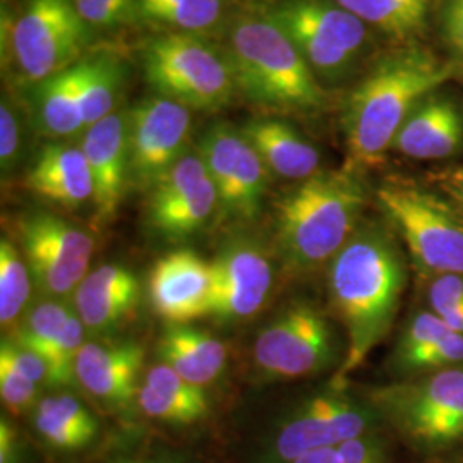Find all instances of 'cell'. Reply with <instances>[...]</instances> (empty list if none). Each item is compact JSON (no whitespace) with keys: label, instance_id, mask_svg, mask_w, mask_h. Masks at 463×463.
Segmentation results:
<instances>
[{"label":"cell","instance_id":"6da1fadb","mask_svg":"<svg viewBox=\"0 0 463 463\" xmlns=\"http://www.w3.org/2000/svg\"><path fill=\"white\" fill-rule=\"evenodd\" d=\"M407 285V268L393 233L363 223L328 268L330 304L347 333V352L333 388L344 383L392 330Z\"/></svg>","mask_w":463,"mask_h":463},{"label":"cell","instance_id":"7a4b0ae2","mask_svg":"<svg viewBox=\"0 0 463 463\" xmlns=\"http://www.w3.org/2000/svg\"><path fill=\"white\" fill-rule=\"evenodd\" d=\"M451 76V67L422 50L386 57L347 99L344 133L345 168H374L393 146L415 107Z\"/></svg>","mask_w":463,"mask_h":463},{"label":"cell","instance_id":"3957f363","mask_svg":"<svg viewBox=\"0 0 463 463\" xmlns=\"http://www.w3.org/2000/svg\"><path fill=\"white\" fill-rule=\"evenodd\" d=\"M363 184L352 170L316 172L275 206V239L294 271L330 263L359 227L364 208Z\"/></svg>","mask_w":463,"mask_h":463},{"label":"cell","instance_id":"277c9868","mask_svg":"<svg viewBox=\"0 0 463 463\" xmlns=\"http://www.w3.org/2000/svg\"><path fill=\"white\" fill-rule=\"evenodd\" d=\"M237 90L252 103L296 112L323 107L325 93L292 38L266 13L241 17L231 34Z\"/></svg>","mask_w":463,"mask_h":463},{"label":"cell","instance_id":"5b68a950","mask_svg":"<svg viewBox=\"0 0 463 463\" xmlns=\"http://www.w3.org/2000/svg\"><path fill=\"white\" fill-rule=\"evenodd\" d=\"M369 403L419 453H439L463 443V367L381 386Z\"/></svg>","mask_w":463,"mask_h":463},{"label":"cell","instance_id":"8992f818","mask_svg":"<svg viewBox=\"0 0 463 463\" xmlns=\"http://www.w3.org/2000/svg\"><path fill=\"white\" fill-rule=\"evenodd\" d=\"M143 69L158 97L189 110H220L237 90L231 59L196 34L172 32L151 38L143 52Z\"/></svg>","mask_w":463,"mask_h":463},{"label":"cell","instance_id":"52a82bcc","mask_svg":"<svg viewBox=\"0 0 463 463\" xmlns=\"http://www.w3.org/2000/svg\"><path fill=\"white\" fill-rule=\"evenodd\" d=\"M88 28L72 0H28L16 17L2 16V50L23 80L42 83L81 61Z\"/></svg>","mask_w":463,"mask_h":463},{"label":"cell","instance_id":"ba28073f","mask_svg":"<svg viewBox=\"0 0 463 463\" xmlns=\"http://www.w3.org/2000/svg\"><path fill=\"white\" fill-rule=\"evenodd\" d=\"M381 208L397 227L415 265L434 275H463V218L430 191L403 181L378 189Z\"/></svg>","mask_w":463,"mask_h":463},{"label":"cell","instance_id":"9c48e42d","mask_svg":"<svg viewBox=\"0 0 463 463\" xmlns=\"http://www.w3.org/2000/svg\"><path fill=\"white\" fill-rule=\"evenodd\" d=\"M266 14L292 38L316 78L347 76L369 42L364 21L335 0H280Z\"/></svg>","mask_w":463,"mask_h":463},{"label":"cell","instance_id":"30bf717a","mask_svg":"<svg viewBox=\"0 0 463 463\" xmlns=\"http://www.w3.org/2000/svg\"><path fill=\"white\" fill-rule=\"evenodd\" d=\"M336 361L330 321L311 304H296L275 317L254 344V363L273 380H298Z\"/></svg>","mask_w":463,"mask_h":463},{"label":"cell","instance_id":"8fae6325","mask_svg":"<svg viewBox=\"0 0 463 463\" xmlns=\"http://www.w3.org/2000/svg\"><path fill=\"white\" fill-rule=\"evenodd\" d=\"M19 237L26 265L43 294L62 298L88 275L95 241L61 216H26L19 223Z\"/></svg>","mask_w":463,"mask_h":463},{"label":"cell","instance_id":"7c38bea8","mask_svg":"<svg viewBox=\"0 0 463 463\" xmlns=\"http://www.w3.org/2000/svg\"><path fill=\"white\" fill-rule=\"evenodd\" d=\"M199 156L215 184L222 215L237 222L260 215L268 168L241 131L229 124L210 128L201 139Z\"/></svg>","mask_w":463,"mask_h":463},{"label":"cell","instance_id":"4fadbf2b","mask_svg":"<svg viewBox=\"0 0 463 463\" xmlns=\"http://www.w3.org/2000/svg\"><path fill=\"white\" fill-rule=\"evenodd\" d=\"M378 419L381 415L371 403L357 402L344 390L333 388L330 393L298 405L275 438V455L281 462H296L309 451L369 434Z\"/></svg>","mask_w":463,"mask_h":463},{"label":"cell","instance_id":"5bb4252c","mask_svg":"<svg viewBox=\"0 0 463 463\" xmlns=\"http://www.w3.org/2000/svg\"><path fill=\"white\" fill-rule=\"evenodd\" d=\"M191 110L162 97L141 99L128 112L131 181L151 189L184 156L191 134Z\"/></svg>","mask_w":463,"mask_h":463},{"label":"cell","instance_id":"9a60e30c","mask_svg":"<svg viewBox=\"0 0 463 463\" xmlns=\"http://www.w3.org/2000/svg\"><path fill=\"white\" fill-rule=\"evenodd\" d=\"M149 191V225L166 241L191 237L218 208L215 184L199 155L185 153Z\"/></svg>","mask_w":463,"mask_h":463},{"label":"cell","instance_id":"2e32d148","mask_svg":"<svg viewBox=\"0 0 463 463\" xmlns=\"http://www.w3.org/2000/svg\"><path fill=\"white\" fill-rule=\"evenodd\" d=\"M148 294L155 313L168 325L208 317L215 294L213 263L189 249L172 250L153 266Z\"/></svg>","mask_w":463,"mask_h":463},{"label":"cell","instance_id":"e0dca14e","mask_svg":"<svg viewBox=\"0 0 463 463\" xmlns=\"http://www.w3.org/2000/svg\"><path fill=\"white\" fill-rule=\"evenodd\" d=\"M212 263L215 271L212 316L215 319L223 323L242 321L265 306L273 285V268L252 242L227 244Z\"/></svg>","mask_w":463,"mask_h":463},{"label":"cell","instance_id":"ac0fdd59","mask_svg":"<svg viewBox=\"0 0 463 463\" xmlns=\"http://www.w3.org/2000/svg\"><path fill=\"white\" fill-rule=\"evenodd\" d=\"M81 149L93 179L95 218L103 225L114 220L131 179L128 114L114 112L86 129Z\"/></svg>","mask_w":463,"mask_h":463},{"label":"cell","instance_id":"d6986e66","mask_svg":"<svg viewBox=\"0 0 463 463\" xmlns=\"http://www.w3.org/2000/svg\"><path fill=\"white\" fill-rule=\"evenodd\" d=\"M145 348L136 342L84 344L76 361V378L93 395L114 407L137 402V378Z\"/></svg>","mask_w":463,"mask_h":463},{"label":"cell","instance_id":"ffe728a7","mask_svg":"<svg viewBox=\"0 0 463 463\" xmlns=\"http://www.w3.org/2000/svg\"><path fill=\"white\" fill-rule=\"evenodd\" d=\"M462 143L463 118L457 103L430 93L407 117L393 146L411 158L439 160L455 155Z\"/></svg>","mask_w":463,"mask_h":463},{"label":"cell","instance_id":"44dd1931","mask_svg":"<svg viewBox=\"0 0 463 463\" xmlns=\"http://www.w3.org/2000/svg\"><path fill=\"white\" fill-rule=\"evenodd\" d=\"M26 185L40 198L76 208L93 199V179L81 146L49 143L36 155Z\"/></svg>","mask_w":463,"mask_h":463},{"label":"cell","instance_id":"7402d4cb","mask_svg":"<svg viewBox=\"0 0 463 463\" xmlns=\"http://www.w3.org/2000/svg\"><path fill=\"white\" fill-rule=\"evenodd\" d=\"M463 364V335L430 311L411 319L398 340L393 365L400 374L441 371Z\"/></svg>","mask_w":463,"mask_h":463},{"label":"cell","instance_id":"603a6c76","mask_svg":"<svg viewBox=\"0 0 463 463\" xmlns=\"http://www.w3.org/2000/svg\"><path fill=\"white\" fill-rule=\"evenodd\" d=\"M139 294V281L128 268L103 265L84 277L74 302L86 328L105 330L131 315Z\"/></svg>","mask_w":463,"mask_h":463},{"label":"cell","instance_id":"cb8c5ba5","mask_svg":"<svg viewBox=\"0 0 463 463\" xmlns=\"http://www.w3.org/2000/svg\"><path fill=\"white\" fill-rule=\"evenodd\" d=\"M241 134L256 149L266 168L279 177L300 183L319 172L317 149L285 120L252 118Z\"/></svg>","mask_w":463,"mask_h":463},{"label":"cell","instance_id":"d4e9b609","mask_svg":"<svg viewBox=\"0 0 463 463\" xmlns=\"http://www.w3.org/2000/svg\"><path fill=\"white\" fill-rule=\"evenodd\" d=\"M156 345L164 364L198 386L215 381L227 363L225 344L189 325H168Z\"/></svg>","mask_w":463,"mask_h":463},{"label":"cell","instance_id":"484cf974","mask_svg":"<svg viewBox=\"0 0 463 463\" xmlns=\"http://www.w3.org/2000/svg\"><path fill=\"white\" fill-rule=\"evenodd\" d=\"M34 112L40 129L53 137L84 133L81 116V61L34 84Z\"/></svg>","mask_w":463,"mask_h":463},{"label":"cell","instance_id":"4316f807","mask_svg":"<svg viewBox=\"0 0 463 463\" xmlns=\"http://www.w3.org/2000/svg\"><path fill=\"white\" fill-rule=\"evenodd\" d=\"M122 81V64L114 53L99 52L81 59V116L84 129H90L101 118L114 114Z\"/></svg>","mask_w":463,"mask_h":463},{"label":"cell","instance_id":"83f0119b","mask_svg":"<svg viewBox=\"0 0 463 463\" xmlns=\"http://www.w3.org/2000/svg\"><path fill=\"white\" fill-rule=\"evenodd\" d=\"M136 13L175 33H203L220 23L223 0H136Z\"/></svg>","mask_w":463,"mask_h":463},{"label":"cell","instance_id":"f1b7e54d","mask_svg":"<svg viewBox=\"0 0 463 463\" xmlns=\"http://www.w3.org/2000/svg\"><path fill=\"white\" fill-rule=\"evenodd\" d=\"M384 33L409 36L424 26L430 0H335Z\"/></svg>","mask_w":463,"mask_h":463},{"label":"cell","instance_id":"f546056e","mask_svg":"<svg viewBox=\"0 0 463 463\" xmlns=\"http://www.w3.org/2000/svg\"><path fill=\"white\" fill-rule=\"evenodd\" d=\"M30 268L14 242L7 237L0 241V323L5 330L16 321L28 304L32 283Z\"/></svg>","mask_w":463,"mask_h":463},{"label":"cell","instance_id":"4dcf8cb0","mask_svg":"<svg viewBox=\"0 0 463 463\" xmlns=\"http://www.w3.org/2000/svg\"><path fill=\"white\" fill-rule=\"evenodd\" d=\"M71 315L72 313L59 302L47 300L36 306L19 330L17 345L36 352L45 359Z\"/></svg>","mask_w":463,"mask_h":463},{"label":"cell","instance_id":"1f68e13d","mask_svg":"<svg viewBox=\"0 0 463 463\" xmlns=\"http://www.w3.org/2000/svg\"><path fill=\"white\" fill-rule=\"evenodd\" d=\"M83 321L80 316L71 315L55 344L50 348L45 363L49 365V383L52 386L71 384L76 378V361L83 348Z\"/></svg>","mask_w":463,"mask_h":463},{"label":"cell","instance_id":"d6a6232c","mask_svg":"<svg viewBox=\"0 0 463 463\" xmlns=\"http://www.w3.org/2000/svg\"><path fill=\"white\" fill-rule=\"evenodd\" d=\"M292 463H388V457L380 438L369 432L340 445L309 451Z\"/></svg>","mask_w":463,"mask_h":463},{"label":"cell","instance_id":"836d02e7","mask_svg":"<svg viewBox=\"0 0 463 463\" xmlns=\"http://www.w3.org/2000/svg\"><path fill=\"white\" fill-rule=\"evenodd\" d=\"M137 405L148 417L174 424H193L206 417L203 412H199L198 409L185 405L181 400L170 397L164 392H158L146 383L139 386Z\"/></svg>","mask_w":463,"mask_h":463},{"label":"cell","instance_id":"e575fe53","mask_svg":"<svg viewBox=\"0 0 463 463\" xmlns=\"http://www.w3.org/2000/svg\"><path fill=\"white\" fill-rule=\"evenodd\" d=\"M145 383L156 388L158 392H164L170 397L181 400L185 405L198 409L199 412H203V414L208 415L210 412L208 397H206L203 386L184 380L181 374H177L172 367H168L164 363L149 367Z\"/></svg>","mask_w":463,"mask_h":463},{"label":"cell","instance_id":"d590c367","mask_svg":"<svg viewBox=\"0 0 463 463\" xmlns=\"http://www.w3.org/2000/svg\"><path fill=\"white\" fill-rule=\"evenodd\" d=\"M34 428L50 447L59 449H80L86 447L95 439L99 432L97 430L67 422L40 409L34 412Z\"/></svg>","mask_w":463,"mask_h":463},{"label":"cell","instance_id":"8d00e7d4","mask_svg":"<svg viewBox=\"0 0 463 463\" xmlns=\"http://www.w3.org/2000/svg\"><path fill=\"white\" fill-rule=\"evenodd\" d=\"M0 395L13 414H23L33 407L38 398V383L26 378L5 359H0Z\"/></svg>","mask_w":463,"mask_h":463},{"label":"cell","instance_id":"74e56055","mask_svg":"<svg viewBox=\"0 0 463 463\" xmlns=\"http://www.w3.org/2000/svg\"><path fill=\"white\" fill-rule=\"evenodd\" d=\"M430 304L439 317L463 311V275H439L430 283Z\"/></svg>","mask_w":463,"mask_h":463},{"label":"cell","instance_id":"f35d334b","mask_svg":"<svg viewBox=\"0 0 463 463\" xmlns=\"http://www.w3.org/2000/svg\"><path fill=\"white\" fill-rule=\"evenodd\" d=\"M19 120L13 110V105L4 99L0 105V166L4 175L14 170L19 158Z\"/></svg>","mask_w":463,"mask_h":463},{"label":"cell","instance_id":"ab89813d","mask_svg":"<svg viewBox=\"0 0 463 463\" xmlns=\"http://www.w3.org/2000/svg\"><path fill=\"white\" fill-rule=\"evenodd\" d=\"M0 359H5L7 363L16 367L19 373H23L26 378L34 383H49V365L42 355L32 352L28 348L17 345L16 342L4 340L0 347Z\"/></svg>","mask_w":463,"mask_h":463},{"label":"cell","instance_id":"60d3db41","mask_svg":"<svg viewBox=\"0 0 463 463\" xmlns=\"http://www.w3.org/2000/svg\"><path fill=\"white\" fill-rule=\"evenodd\" d=\"M72 4L88 26L112 28L129 19L126 14L118 13L105 4H99L97 0H72Z\"/></svg>","mask_w":463,"mask_h":463},{"label":"cell","instance_id":"b9f144b4","mask_svg":"<svg viewBox=\"0 0 463 463\" xmlns=\"http://www.w3.org/2000/svg\"><path fill=\"white\" fill-rule=\"evenodd\" d=\"M443 32L449 47L463 57V0H447L443 9Z\"/></svg>","mask_w":463,"mask_h":463},{"label":"cell","instance_id":"7bdbcfd3","mask_svg":"<svg viewBox=\"0 0 463 463\" xmlns=\"http://www.w3.org/2000/svg\"><path fill=\"white\" fill-rule=\"evenodd\" d=\"M19 441L14 426L2 415L0 419V463H16Z\"/></svg>","mask_w":463,"mask_h":463},{"label":"cell","instance_id":"ee69618b","mask_svg":"<svg viewBox=\"0 0 463 463\" xmlns=\"http://www.w3.org/2000/svg\"><path fill=\"white\" fill-rule=\"evenodd\" d=\"M441 185L457 204V210L463 218V168L447 172L441 177Z\"/></svg>","mask_w":463,"mask_h":463},{"label":"cell","instance_id":"f6af8a7d","mask_svg":"<svg viewBox=\"0 0 463 463\" xmlns=\"http://www.w3.org/2000/svg\"><path fill=\"white\" fill-rule=\"evenodd\" d=\"M99 4H105L118 13L126 14L128 17L133 16L136 13V0H97Z\"/></svg>","mask_w":463,"mask_h":463},{"label":"cell","instance_id":"bcb514c9","mask_svg":"<svg viewBox=\"0 0 463 463\" xmlns=\"http://www.w3.org/2000/svg\"><path fill=\"white\" fill-rule=\"evenodd\" d=\"M128 463H136V462H128Z\"/></svg>","mask_w":463,"mask_h":463}]
</instances>
